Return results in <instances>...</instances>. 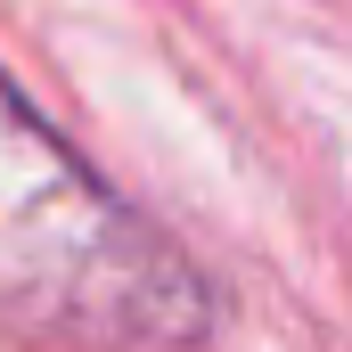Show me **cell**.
Returning a JSON list of instances; mask_svg holds the SVG:
<instances>
[{
	"mask_svg": "<svg viewBox=\"0 0 352 352\" xmlns=\"http://www.w3.org/2000/svg\"><path fill=\"white\" fill-rule=\"evenodd\" d=\"M0 336L41 352H205L213 287L0 74Z\"/></svg>",
	"mask_w": 352,
	"mask_h": 352,
	"instance_id": "cell-1",
	"label": "cell"
}]
</instances>
